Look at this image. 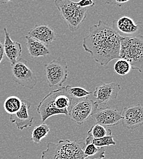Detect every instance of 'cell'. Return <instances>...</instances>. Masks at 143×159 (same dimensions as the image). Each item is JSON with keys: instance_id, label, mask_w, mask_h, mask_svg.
Returning a JSON list of instances; mask_svg holds the SVG:
<instances>
[{"instance_id": "1", "label": "cell", "mask_w": 143, "mask_h": 159, "mask_svg": "<svg viewBox=\"0 0 143 159\" xmlns=\"http://www.w3.org/2000/svg\"><path fill=\"white\" fill-rule=\"evenodd\" d=\"M121 38L111 26L100 20L89 28V34L83 40V47L96 62L106 66L112 60L119 59Z\"/></svg>"}, {"instance_id": "2", "label": "cell", "mask_w": 143, "mask_h": 159, "mask_svg": "<svg viewBox=\"0 0 143 159\" xmlns=\"http://www.w3.org/2000/svg\"><path fill=\"white\" fill-rule=\"evenodd\" d=\"M73 99L66 91L65 87H61L50 92L41 100L37 108L42 122L56 115H69Z\"/></svg>"}, {"instance_id": "3", "label": "cell", "mask_w": 143, "mask_h": 159, "mask_svg": "<svg viewBox=\"0 0 143 159\" xmlns=\"http://www.w3.org/2000/svg\"><path fill=\"white\" fill-rule=\"evenodd\" d=\"M84 141L60 139L58 143L50 142L42 152L41 159H84Z\"/></svg>"}, {"instance_id": "4", "label": "cell", "mask_w": 143, "mask_h": 159, "mask_svg": "<svg viewBox=\"0 0 143 159\" xmlns=\"http://www.w3.org/2000/svg\"><path fill=\"white\" fill-rule=\"evenodd\" d=\"M119 58L128 61L132 69L143 72V38L121 37Z\"/></svg>"}, {"instance_id": "5", "label": "cell", "mask_w": 143, "mask_h": 159, "mask_svg": "<svg viewBox=\"0 0 143 159\" xmlns=\"http://www.w3.org/2000/svg\"><path fill=\"white\" fill-rule=\"evenodd\" d=\"M54 3L70 31H77L87 17V9L80 7L70 0H56Z\"/></svg>"}, {"instance_id": "6", "label": "cell", "mask_w": 143, "mask_h": 159, "mask_svg": "<svg viewBox=\"0 0 143 159\" xmlns=\"http://www.w3.org/2000/svg\"><path fill=\"white\" fill-rule=\"evenodd\" d=\"M45 72L49 87H61L68 76L67 62L58 57L45 65Z\"/></svg>"}, {"instance_id": "7", "label": "cell", "mask_w": 143, "mask_h": 159, "mask_svg": "<svg viewBox=\"0 0 143 159\" xmlns=\"http://www.w3.org/2000/svg\"><path fill=\"white\" fill-rule=\"evenodd\" d=\"M11 66L13 81L29 89L34 88L38 83V78L29 67L26 60L20 58Z\"/></svg>"}, {"instance_id": "8", "label": "cell", "mask_w": 143, "mask_h": 159, "mask_svg": "<svg viewBox=\"0 0 143 159\" xmlns=\"http://www.w3.org/2000/svg\"><path fill=\"white\" fill-rule=\"evenodd\" d=\"M113 29L123 38H143V22L123 16L113 21Z\"/></svg>"}, {"instance_id": "9", "label": "cell", "mask_w": 143, "mask_h": 159, "mask_svg": "<svg viewBox=\"0 0 143 159\" xmlns=\"http://www.w3.org/2000/svg\"><path fill=\"white\" fill-rule=\"evenodd\" d=\"M98 107L96 101L86 98L79 100L71 107L69 116L77 124L82 125L90 116H92Z\"/></svg>"}, {"instance_id": "10", "label": "cell", "mask_w": 143, "mask_h": 159, "mask_svg": "<svg viewBox=\"0 0 143 159\" xmlns=\"http://www.w3.org/2000/svg\"><path fill=\"white\" fill-rule=\"evenodd\" d=\"M121 115L122 124L127 129H135L143 124V106L141 104L124 108Z\"/></svg>"}, {"instance_id": "11", "label": "cell", "mask_w": 143, "mask_h": 159, "mask_svg": "<svg viewBox=\"0 0 143 159\" xmlns=\"http://www.w3.org/2000/svg\"><path fill=\"white\" fill-rule=\"evenodd\" d=\"M92 117L97 124L105 127L116 125L123 119L121 112L110 107L98 108Z\"/></svg>"}, {"instance_id": "12", "label": "cell", "mask_w": 143, "mask_h": 159, "mask_svg": "<svg viewBox=\"0 0 143 159\" xmlns=\"http://www.w3.org/2000/svg\"><path fill=\"white\" fill-rule=\"evenodd\" d=\"M120 90L121 85L118 83H103L96 88L93 96L98 105L106 104L110 100L117 99Z\"/></svg>"}, {"instance_id": "13", "label": "cell", "mask_w": 143, "mask_h": 159, "mask_svg": "<svg viewBox=\"0 0 143 159\" xmlns=\"http://www.w3.org/2000/svg\"><path fill=\"white\" fill-rule=\"evenodd\" d=\"M31 107V104L28 100H21V106L19 111L15 114L10 115V122L14 123L19 130H22L24 129L32 126L34 118L30 116L28 113Z\"/></svg>"}, {"instance_id": "14", "label": "cell", "mask_w": 143, "mask_h": 159, "mask_svg": "<svg viewBox=\"0 0 143 159\" xmlns=\"http://www.w3.org/2000/svg\"><path fill=\"white\" fill-rule=\"evenodd\" d=\"M4 42L3 44L4 54L7 59L12 66L19 60L21 55L22 47L20 43L14 41L11 38L9 33L6 28H4Z\"/></svg>"}, {"instance_id": "15", "label": "cell", "mask_w": 143, "mask_h": 159, "mask_svg": "<svg viewBox=\"0 0 143 159\" xmlns=\"http://www.w3.org/2000/svg\"><path fill=\"white\" fill-rule=\"evenodd\" d=\"M28 36L39 41L47 46L56 39V33L54 30L43 24L36 25L28 32Z\"/></svg>"}, {"instance_id": "16", "label": "cell", "mask_w": 143, "mask_h": 159, "mask_svg": "<svg viewBox=\"0 0 143 159\" xmlns=\"http://www.w3.org/2000/svg\"><path fill=\"white\" fill-rule=\"evenodd\" d=\"M26 46L29 55L33 58H38L48 55L50 52L47 45L28 36H25Z\"/></svg>"}, {"instance_id": "17", "label": "cell", "mask_w": 143, "mask_h": 159, "mask_svg": "<svg viewBox=\"0 0 143 159\" xmlns=\"http://www.w3.org/2000/svg\"><path fill=\"white\" fill-rule=\"evenodd\" d=\"M83 152L85 158L89 159H102L105 157V148H98L92 143H85Z\"/></svg>"}, {"instance_id": "18", "label": "cell", "mask_w": 143, "mask_h": 159, "mask_svg": "<svg viewBox=\"0 0 143 159\" xmlns=\"http://www.w3.org/2000/svg\"><path fill=\"white\" fill-rule=\"evenodd\" d=\"M21 106V100L17 96H10L4 100V110L11 115L16 113L19 111Z\"/></svg>"}, {"instance_id": "19", "label": "cell", "mask_w": 143, "mask_h": 159, "mask_svg": "<svg viewBox=\"0 0 143 159\" xmlns=\"http://www.w3.org/2000/svg\"><path fill=\"white\" fill-rule=\"evenodd\" d=\"M50 130V127L44 123L35 127L31 135L32 141L35 144H39L41 140L47 136Z\"/></svg>"}, {"instance_id": "20", "label": "cell", "mask_w": 143, "mask_h": 159, "mask_svg": "<svg viewBox=\"0 0 143 159\" xmlns=\"http://www.w3.org/2000/svg\"><path fill=\"white\" fill-rule=\"evenodd\" d=\"M87 135L92 139H98L112 135V131L109 129H107L104 126L97 124L91 127V129L87 132Z\"/></svg>"}, {"instance_id": "21", "label": "cell", "mask_w": 143, "mask_h": 159, "mask_svg": "<svg viewBox=\"0 0 143 159\" xmlns=\"http://www.w3.org/2000/svg\"><path fill=\"white\" fill-rule=\"evenodd\" d=\"M85 143H92L98 148H104L116 144V141L113 139V136H107L101 139H94L90 136H87L85 140Z\"/></svg>"}, {"instance_id": "22", "label": "cell", "mask_w": 143, "mask_h": 159, "mask_svg": "<svg viewBox=\"0 0 143 159\" xmlns=\"http://www.w3.org/2000/svg\"><path fill=\"white\" fill-rule=\"evenodd\" d=\"M66 91L70 96L73 98H77L83 99L86 98H88L93 92L88 91L83 88L81 87H72L69 85L65 86Z\"/></svg>"}, {"instance_id": "23", "label": "cell", "mask_w": 143, "mask_h": 159, "mask_svg": "<svg viewBox=\"0 0 143 159\" xmlns=\"http://www.w3.org/2000/svg\"><path fill=\"white\" fill-rule=\"evenodd\" d=\"M114 69L118 74L120 75H125L130 72L132 68L128 61L119 58L116 62L114 66Z\"/></svg>"}, {"instance_id": "24", "label": "cell", "mask_w": 143, "mask_h": 159, "mask_svg": "<svg viewBox=\"0 0 143 159\" xmlns=\"http://www.w3.org/2000/svg\"><path fill=\"white\" fill-rule=\"evenodd\" d=\"M75 4L82 8L93 7L95 5V2L92 0H83L78 2H75Z\"/></svg>"}, {"instance_id": "25", "label": "cell", "mask_w": 143, "mask_h": 159, "mask_svg": "<svg viewBox=\"0 0 143 159\" xmlns=\"http://www.w3.org/2000/svg\"><path fill=\"white\" fill-rule=\"evenodd\" d=\"M4 56V47H3V44L1 43V42L0 40V64L2 61V60H3Z\"/></svg>"}, {"instance_id": "26", "label": "cell", "mask_w": 143, "mask_h": 159, "mask_svg": "<svg viewBox=\"0 0 143 159\" xmlns=\"http://www.w3.org/2000/svg\"><path fill=\"white\" fill-rule=\"evenodd\" d=\"M128 1H127V0H126V1H115L114 2H115V4H116L118 6L121 7V6H122V5H123V4H124V3H125V2H127Z\"/></svg>"}, {"instance_id": "27", "label": "cell", "mask_w": 143, "mask_h": 159, "mask_svg": "<svg viewBox=\"0 0 143 159\" xmlns=\"http://www.w3.org/2000/svg\"></svg>"}]
</instances>
